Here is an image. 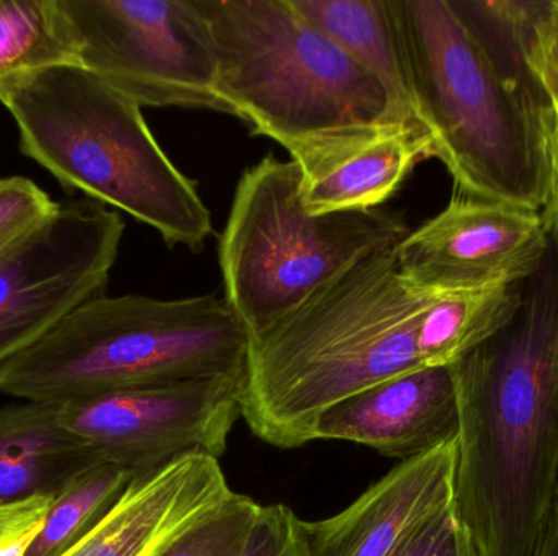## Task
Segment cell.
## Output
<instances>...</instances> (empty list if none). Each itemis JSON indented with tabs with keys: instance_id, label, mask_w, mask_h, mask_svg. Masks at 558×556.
Instances as JSON below:
<instances>
[{
	"instance_id": "25",
	"label": "cell",
	"mask_w": 558,
	"mask_h": 556,
	"mask_svg": "<svg viewBox=\"0 0 558 556\" xmlns=\"http://www.w3.org/2000/svg\"><path fill=\"white\" fill-rule=\"evenodd\" d=\"M245 556H311L301 519L288 506H262Z\"/></svg>"
},
{
	"instance_id": "10",
	"label": "cell",
	"mask_w": 558,
	"mask_h": 556,
	"mask_svg": "<svg viewBox=\"0 0 558 556\" xmlns=\"http://www.w3.org/2000/svg\"><path fill=\"white\" fill-rule=\"evenodd\" d=\"M244 375L130 388L61 404V420L101 462L147 475L190 454L219 459L242 418Z\"/></svg>"
},
{
	"instance_id": "28",
	"label": "cell",
	"mask_w": 558,
	"mask_h": 556,
	"mask_svg": "<svg viewBox=\"0 0 558 556\" xmlns=\"http://www.w3.org/2000/svg\"><path fill=\"white\" fill-rule=\"evenodd\" d=\"M547 136H549L550 156L558 180V103H546Z\"/></svg>"
},
{
	"instance_id": "9",
	"label": "cell",
	"mask_w": 558,
	"mask_h": 556,
	"mask_svg": "<svg viewBox=\"0 0 558 556\" xmlns=\"http://www.w3.org/2000/svg\"><path fill=\"white\" fill-rule=\"evenodd\" d=\"M123 234L120 212L68 199L0 255V371L105 294Z\"/></svg>"
},
{
	"instance_id": "5",
	"label": "cell",
	"mask_w": 558,
	"mask_h": 556,
	"mask_svg": "<svg viewBox=\"0 0 558 556\" xmlns=\"http://www.w3.org/2000/svg\"><path fill=\"white\" fill-rule=\"evenodd\" d=\"M193 2L215 45L226 110L291 160L400 124L379 82L289 0Z\"/></svg>"
},
{
	"instance_id": "20",
	"label": "cell",
	"mask_w": 558,
	"mask_h": 556,
	"mask_svg": "<svg viewBox=\"0 0 558 556\" xmlns=\"http://www.w3.org/2000/svg\"><path fill=\"white\" fill-rule=\"evenodd\" d=\"M134 473L97 464L65 486L43 519L26 556H61L84 539L117 505Z\"/></svg>"
},
{
	"instance_id": "18",
	"label": "cell",
	"mask_w": 558,
	"mask_h": 556,
	"mask_svg": "<svg viewBox=\"0 0 558 556\" xmlns=\"http://www.w3.org/2000/svg\"><path fill=\"white\" fill-rule=\"evenodd\" d=\"M521 284L436 294L416 333L423 366H451L507 329L523 302Z\"/></svg>"
},
{
	"instance_id": "24",
	"label": "cell",
	"mask_w": 558,
	"mask_h": 556,
	"mask_svg": "<svg viewBox=\"0 0 558 556\" xmlns=\"http://www.w3.org/2000/svg\"><path fill=\"white\" fill-rule=\"evenodd\" d=\"M524 74L544 101L558 103V0H549L523 54Z\"/></svg>"
},
{
	"instance_id": "3",
	"label": "cell",
	"mask_w": 558,
	"mask_h": 556,
	"mask_svg": "<svg viewBox=\"0 0 558 556\" xmlns=\"http://www.w3.org/2000/svg\"><path fill=\"white\" fill-rule=\"evenodd\" d=\"M420 118L456 191L544 212L556 189L546 101L449 0H396Z\"/></svg>"
},
{
	"instance_id": "17",
	"label": "cell",
	"mask_w": 558,
	"mask_h": 556,
	"mask_svg": "<svg viewBox=\"0 0 558 556\" xmlns=\"http://www.w3.org/2000/svg\"><path fill=\"white\" fill-rule=\"evenodd\" d=\"M289 3L379 82L396 121L426 131L413 94L396 0H289Z\"/></svg>"
},
{
	"instance_id": "23",
	"label": "cell",
	"mask_w": 558,
	"mask_h": 556,
	"mask_svg": "<svg viewBox=\"0 0 558 556\" xmlns=\"http://www.w3.org/2000/svg\"><path fill=\"white\" fill-rule=\"evenodd\" d=\"M387 556H478V552L451 505L422 522Z\"/></svg>"
},
{
	"instance_id": "2",
	"label": "cell",
	"mask_w": 558,
	"mask_h": 556,
	"mask_svg": "<svg viewBox=\"0 0 558 556\" xmlns=\"http://www.w3.org/2000/svg\"><path fill=\"white\" fill-rule=\"evenodd\" d=\"M393 248L357 261L251 338L242 418L262 441L281 449L312 443L318 418L338 401L425 368L416 333L436 294L403 280Z\"/></svg>"
},
{
	"instance_id": "29",
	"label": "cell",
	"mask_w": 558,
	"mask_h": 556,
	"mask_svg": "<svg viewBox=\"0 0 558 556\" xmlns=\"http://www.w3.org/2000/svg\"><path fill=\"white\" fill-rule=\"evenodd\" d=\"M543 215L544 221H546L547 232H549L550 245H553V250L556 251L558 257V180L553 199H550L549 206H547Z\"/></svg>"
},
{
	"instance_id": "1",
	"label": "cell",
	"mask_w": 558,
	"mask_h": 556,
	"mask_svg": "<svg viewBox=\"0 0 558 556\" xmlns=\"http://www.w3.org/2000/svg\"><path fill=\"white\" fill-rule=\"evenodd\" d=\"M513 322L452 362L456 515L478 556H533L558 473V257L521 284Z\"/></svg>"
},
{
	"instance_id": "16",
	"label": "cell",
	"mask_w": 558,
	"mask_h": 556,
	"mask_svg": "<svg viewBox=\"0 0 558 556\" xmlns=\"http://www.w3.org/2000/svg\"><path fill=\"white\" fill-rule=\"evenodd\" d=\"M101 464L61 420V404L25 400L0 408V503L56 498Z\"/></svg>"
},
{
	"instance_id": "22",
	"label": "cell",
	"mask_w": 558,
	"mask_h": 556,
	"mask_svg": "<svg viewBox=\"0 0 558 556\" xmlns=\"http://www.w3.org/2000/svg\"><path fill=\"white\" fill-rule=\"evenodd\" d=\"M58 208V202L25 176L0 178V255L23 235L38 227Z\"/></svg>"
},
{
	"instance_id": "13",
	"label": "cell",
	"mask_w": 558,
	"mask_h": 556,
	"mask_svg": "<svg viewBox=\"0 0 558 556\" xmlns=\"http://www.w3.org/2000/svg\"><path fill=\"white\" fill-rule=\"evenodd\" d=\"M456 459L454 440L402 460L338 515L302 521L308 555H389L422 522L452 505Z\"/></svg>"
},
{
	"instance_id": "11",
	"label": "cell",
	"mask_w": 558,
	"mask_h": 556,
	"mask_svg": "<svg viewBox=\"0 0 558 556\" xmlns=\"http://www.w3.org/2000/svg\"><path fill=\"white\" fill-rule=\"evenodd\" d=\"M543 212L452 193L435 218L393 248L403 280L433 294L513 286L539 273L549 258Z\"/></svg>"
},
{
	"instance_id": "21",
	"label": "cell",
	"mask_w": 558,
	"mask_h": 556,
	"mask_svg": "<svg viewBox=\"0 0 558 556\" xmlns=\"http://www.w3.org/2000/svg\"><path fill=\"white\" fill-rule=\"evenodd\" d=\"M262 506L232 493L154 556H245Z\"/></svg>"
},
{
	"instance_id": "15",
	"label": "cell",
	"mask_w": 558,
	"mask_h": 556,
	"mask_svg": "<svg viewBox=\"0 0 558 556\" xmlns=\"http://www.w3.org/2000/svg\"><path fill=\"white\" fill-rule=\"evenodd\" d=\"M435 157V140L426 131L393 124L327 144L292 162L302 172V206L320 215L383 208L422 160Z\"/></svg>"
},
{
	"instance_id": "8",
	"label": "cell",
	"mask_w": 558,
	"mask_h": 556,
	"mask_svg": "<svg viewBox=\"0 0 558 556\" xmlns=\"http://www.w3.org/2000/svg\"><path fill=\"white\" fill-rule=\"evenodd\" d=\"M78 65L153 108L228 113L218 97V58L193 0H61Z\"/></svg>"
},
{
	"instance_id": "14",
	"label": "cell",
	"mask_w": 558,
	"mask_h": 556,
	"mask_svg": "<svg viewBox=\"0 0 558 556\" xmlns=\"http://www.w3.org/2000/svg\"><path fill=\"white\" fill-rule=\"evenodd\" d=\"M232 493L218 459L180 457L134 477L108 515L61 556H154Z\"/></svg>"
},
{
	"instance_id": "19",
	"label": "cell",
	"mask_w": 558,
	"mask_h": 556,
	"mask_svg": "<svg viewBox=\"0 0 558 556\" xmlns=\"http://www.w3.org/2000/svg\"><path fill=\"white\" fill-rule=\"evenodd\" d=\"M61 64L78 65L61 0H0V82Z\"/></svg>"
},
{
	"instance_id": "6",
	"label": "cell",
	"mask_w": 558,
	"mask_h": 556,
	"mask_svg": "<svg viewBox=\"0 0 558 556\" xmlns=\"http://www.w3.org/2000/svg\"><path fill=\"white\" fill-rule=\"evenodd\" d=\"M251 333L225 297L124 294L78 306L0 371V394L65 404L130 388L244 375Z\"/></svg>"
},
{
	"instance_id": "30",
	"label": "cell",
	"mask_w": 558,
	"mask_h": 556,
	"mask_svg": "<svg viewBox=\"0 0 558 556\" xmlns=\"http://www.w3.org/2000/svg\"><path fill=\"white\" fill-rule=\"evenodd\" d=\"M41 522H39L38 526H35L32 531L20 535L15 541H10L7 542V544L0 545V556H26V554H28L29 545H32L33 539H35L36 532L39 531Z\"/></svg>"
},
{
	"instance_id": "7",
	"label": "cell",
	"mask_w": 558,
	"mask_h": 556,
	"mask_svg": "<svg viewBox=\"0 0 558 556\" xmlns=\"http://www.w3.org/2000/svg\"><path fill=\"white\" fill-rule=\"evenodd\" d=\"M298 163L264 157L239 180L219 237L225 299L251 338L304 302L318 287L409 235L399 212L308 214Z\"/></svg>"
},
{
	"instance_id": "26",
	"label": "cell",
	"mask_w": 558,
	"mask_h": 556,
	"mask_svg": "<svg viewBox=\"0 0 558 556\" xmlns=\"http://www.w3.org/2000/svg\"><path fill=\"white\" fill-rule=\"evenodd\" d=\"M52 498H32L26 502L0 503V545L15 541L32 531L45 519Z\"/></svg>"
},
{
	"instance_id": "27",
	"label": "cell",
	"mask_w": 558,
	"mask_h": 556,
	"mask_svg": "<svg viewBox=\"0 0 558 556\" xmlns=\"http://www.w3.org/2000/svg\"><path fill=\"white\" fill-rule=\"evenodd\" d=\"M533 556H558V473L543 534Z\"/></svg>"
},
{
	"instance_id": "4",
	"label": "cell",
	"mask_w": 558,
	"mask_h": 556,
	"mask_svg": "<svg viewBox=\"0 0 558 556\" xmlns=\"http://www.w3.org/2000/svg\"><path fill=\"white\" fill-rule=\"evenodd\" d=\"M23 156L68 191L120 209L159 232L167 247L203 251L208 206L154 137L137 103L77 64L0 82Z\"/></svg>"
},
{
	"instance_id": "12",
	"label": "cell",
	"mask_w": 558,
	"mask_h": 556,
	"mask_svg": "<svg viewBox=\"0 0 558 556\" xmlns=\"http://www.w3.org/2000/svg\"><path fill=\"white\" fill-rule=\"evenodd\" d=\"M459 433L451 366H429L364 388L328 408L314 440L363 444L386 457L422 456Z\"/></svg>"
}]
</instances>
